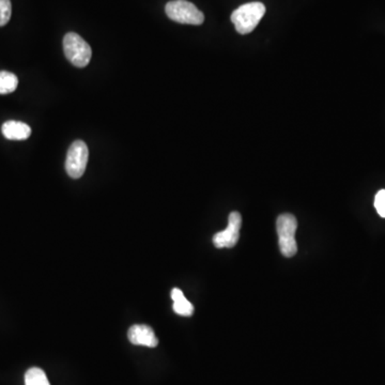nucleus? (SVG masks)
Returning a JSON list of instances; mask_svg holds the SVG:
<instances>
[{
    "label": "nucleus",
    "instance_id": "nucleus-7",
    "mask_svg": "<svg viewBox=\"0 0 385 385\" xmlns=\"http://www.w3.org/2000/svg\"><path fill=\"white\" fill-rule=\"evenodd\" d=\"M130 342L136 346H145L154 348L158 346L159 340L155 336L154 331L149 325H135L128 329Z\"/></svg>",
    "mask_w": 385,
    "mask_h": 385
},
{
    "label": "nucleus",
    "instance_id": "nucleus-8",
    "mask_svg": "<svg viewBox=\"0 0 385 385\" xmlns=\"http://www.w3.org/2000/svg\"><path fill=\"white\" fill-rule=\"evenodd\" d=\"M1 132L9 141H26L32 135V128L28 124L15 120L5 122L1 126Z\"/></svg>",
    "mask_w": 385,
    "mask_h": 385
},
{
    "label": "nucleus",
    "instance_id": "nucleus-9",
    "mask_svg": "<svg viewBox=\"0 0 385 385\" xmlns=\"http://www.w3.org/2000/svg\"><path fill=\"white\" fill-rule=\"evenodd\" d=\"M172 299L174 300V312L178 315L189 317L194 313V306L187 300L185 294L180 289L174 288L172 291Z\"/></svg>",
    "mask_w": 385,
    "mask_h": 385
},
{
    "label": "nucleus",
    "instance_id": "nucleus-3",
    "mask_svg": "<svg viewBox=\"0 0 385 385\" xmlns=\"http://www.w3.org/2000/svg\"><path fill=\"white\" fill-rule=\"evenodd\" d=\"M277 228L281 254L288 258L294 256L298 252L296 241V231L298 228L296 218L292 214H281L277 218Z\"/></svg>",
    "mask_w": 385,
    "mask_h": 385
},
{
    "label": "nucleus",
    "instance_id": "nucleus-4",
    "mask_svg": "<svg viewBox=\"0 0 385 385\" xmlns=\"http://www.w3.org/2000/svg\"><path fill=\"white\" fill-rule=\"evenodd\" d=\"M165 12L170 20L180 24L201 25L205 21L204 13L187 0L170 1L165 7Z\"/></svg>",
    "mask_w": 385,
    "mask_h": 385
},
{
    "label": "nucleus",
    "instance_id": "nucleus-12",
    "mask_svg": "<svg viewBox=\"0 0 385 385\" xmlns=\"http://www.w3.org/2000/svg\"><path fill=\"white\" fill-rule=\"evenodd\" d=\"M12 14V5L10 0H0V27L9 23Z\"/></svg>",
    "mask_w": 385,
    "mask_h": 385
},
{
    "label": "nucleus",
    "instance_id": "nucleus-5",
    "mask_svg": "<svg viewBox=\"0 0 385 385\" xmlns=\"http://www.w3.org/2000/svg\"><path fill=\"white\" fill-rule=\"evenodd\" d=\"M88 156L89 151L87 145L82 141H74L67 154V174L73 179L82 177L87 167Z\"/></svg>",
    "mask_w": 385,
    "mask_h": 385
},
{
    "label": "nucleus",
    "instance_id": "nucleus-6",
    "mask_svg": "<svg viewBox=\"0 0 385 385\" xmlns=\"http://www.w3.org/2000/svg\"><path fill=\"white\" fill-rule=\"evenodd\" d=\"M242 226V216L239 212H231L228 218V226L225 231L216 233L213 237V243L218 248L235 246L240 237V229Z\"/></svg>",
    "mask_w": 385,
    "mask_h": 385
},
{
    "label": "nucleus",
    "instance_id": "nucleus-10",
    "mask_svg": "<svg viewBox=\"0 0 385 385\" xmlns=\"http://www.w3.org/2000/svg\"><path fill=\"white\" fill-rule=\"evenodd\" d=\"M19 85V78L8 71L0 72V95H9L15 91Z\"/></svg>",
    "mask_w": 385,
    "mask_h": 385
},
{
    "label": "nucleus",
    "instance_id": "nucleus-2",
    "mask_svg": "<svg viewBox=\"0 0 385 385\" xmlns=\"http://www.w3.org/2000/svg\"><path fill=\"white\" fill-rule=\"evenodd\" d=\"M63 51L67 59L78 68H85L91 59V47L75 32H69L63 38Z\"/></svg>",
    "mask_w": 385,
    "mask_h": 385
},
{
    "label": "nucleus",
    "instance_id": "nucleus-13",
    "mask_svg": "<svg viewBox=\"0 0 385 385\" xmlns=\"http://www.w3.org/2000/svg\"><path fill=\"white\" fill-rule=\"evenodd\" d=\"M375 208L379 215L385 218V189H381L375 195Z\"/></svg>",
    "mask_w": 385,
    "mask_h": 385
},
{
    "label": "nucleus",
    "instance_id": "nucleus-1",
    "mask_svg": "<svg viewBox=\"0 0 385 385\" xmlns=\"http://www.w3.org/2000/svg\"><path fill=\"white\" fill-rule=\"evenodd\" d=\"M266 5L262 3H245L237 8L231 14V22L240 34H250L258 26L266 14Z\"/></svg>",
    "mask_w": 385,
    "mask_h": 385
},
{
    "label": "nucleus",
    "instance_id": "nucleus-11",
    "mask_svg": "<svg viewBox=\"0 0 385 385\" xmlns=\"http://www.w3.org/2000/svg\"><path fill=\"white\" fill-rule=\"evenodd\" d=\"M25 385H51L47 379V375L38 367H32V369L27 371L25 375Z\"/></svg>",
    "mask_w": 385,
    "mask_h": 385
}]
</instances>
